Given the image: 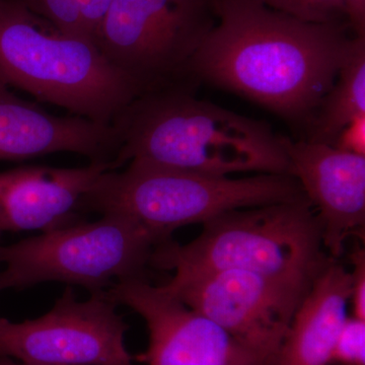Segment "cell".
I'll use <instances>...</instances> for the list:
<instances>
[{
  "mask_svg": "<svg viewBox=\"0 0 365 365\" xmlns=\"http://www.w3.org/2000/svg\"><path fill=\"white\" fill-rule=\"evenodd\" d=\"M213 6L216 24L190 62V78L309 121L356 37H350L349 24L309 23L259 0H213Z\"/></svg>",
  "mask_w": 365,
  "mask_h": 365,
  "instance_id": "obj_1",
  "label": "cell"
},
{
  "mask_svg": "<svg viewBox=\"0 0 365 365\" xmlns=\"http://www.w3.org/2000/svg\"><path fill=\"white\" fill-rule=\"evenodd\" d=\"M115 170L132 160L208 175H292L280 136L264 122L191 95L187 86L148 91L120 113Z\"/></svg>",
  "mask_w": 365,
  "mask_h": 365,
  "instance_id": "obj_2",
  "label": "cell"
},
{
  "mask_svg": "<svg viewBox=\"0 0 365 365\" xmlns=\"http://www.w3.org/2000/svg\"><path fill=\"white\" fill-rule=\"evenodd\" d=\"M0 81L102 124H112L143 95L93 41L67 32L16 0H0Z\"/></svg>",
  "mask_w": 365,
  "mask_h": 365,
  "instance_id": "obj_3",
  "label": "cell"
},
{
  "mask_svg": "<svg viewBox=\"0 0 365 365\" xmlns=\"http://www.w3.org/2000/svg\"><path fill=\"white\" fill-rule=\"evenodd\" d=\"M302 200L309 199L290 175L235 179L132 160L124 170H107L98 178L81 211L127 216L160 246L179 228L203 225L228 211Z\"/></svg>",
  "mask_w": 365,
  "mask_h": 365,
  "instance_id": "obj_4",
  "label": "cell"
},
{
  "mask_svg": "<svg viewBox=\"0 0 365 365\" xmlns=\"http://www.w3.org/2000/svg\"><path fill=\"white\" fill-rule=\"evenodd\" d=\"M193 241L160 245L150 267L174 272L237 270L309 287L330 260L309 200L235 209L203 223Z\"/></svg>",
  "mask_w": 365,
  "mask_h": 365,
  "instance_id": "obj_5",
  "label": "cell"
},
{
  "mask_svg": "<svg viewBox=\"0 0 365 365\" xmlns=\"http://www.w3.org/2000/svg\"><path fill=\"white\" fill-rule=\"evenodd\" d=\"M158 244L141 225L120 215L79 220L40 235L0 246L4 289L58 281L105 292L120 281L148 279Z\"/></svg>",
  "mask_w": 365,
  "mask_h": 365,
  "instance_id": "obj_6",
  "label": "cell"
},
{
  "mask_svg": "<svg viewBox=\"0 0 365 365\" xmlns=\"http://www.w3.org/2000/svg\"><path fill=\"white\" fill-rule=\"evenodd\" d=\"M215 24L213 0H111L93 42L145 93L186 86Z\"/></svg>",
  "mask_w": 365,
  "mask_h": 365,
  "instance_id": "obj_7",
  "label": "cell"
},
{
  "mask_svg": "<svg viewBox=\"0 0 365 365\" xmlns=\"http://www.w3.org/2000/svg\"><path fill=\"white\" fill-rule=\"evenodd\" d=\"M104 292L79 302L67 287L44 316L0 318V357L31 365H133L125 345L129 326Z\"/></svg>",
  "mask_w": 365,
  "mask_h": 365,
  "instance_id": "obj_8",
  "label": "cell"
},
{
  "mask_svg": "<svg viewBox=\"0 0 365 365\" xmlns=\"http://www.w3.org/2000/svg\"><path fill=\"white\" fill-rule=\"evenodd\" d=\"M160 287L276 361L295 312L309 288L237 269L175 272Z\"/></svg>",
  "mask_w": 365,
  "mask_h": 365,
  "instance_id": "obj_9",
  "label": "cell"
},
{
  "mask_svg": "<svg viewBox=\"0 0 365 365\" xmlns=\"http://www.w3.org/2000/svg\"><path fill=\"white\" fill-rule=\"evenodd\" d=\"M104 294L117 306L130 307L145 321L148 346L139 356L144 364L276 365L275 359L245 344L148 279L120 281Z\"/></svg>",
  "mask_w": 365,
  "mask_h": 365,
  "instance_id": "obj_10",
  "label": "cell"
},
{
  "mask_svg": "<svg viewBox=\"0 0 365 365\" xmlns=\"http://www.w3.org/2000/svg\"><path fill=\"white\" fill-rule=\"evenodd\" d=\"M292 167L321 227L324 248L337 260L345 242L364 235L365 155L335 145L280 136Z\"/></svg>",
  "mask_w": 365,
  "mask_h": 365,
  "instance_id": "obj_11",
  "label": "cell"
},
{
  "mask_svg": "<svg viewBox=\"0 0 365 365\" xmlns=\"http://www.w3.org/2000/svg\"><path fill=\"white\" fill-rule=\"evenodd\" d=\"M112 163L88 167L28 165L0 173V232H46L73 225L83 218L81 203Z\"/></svg>",
  "mask_w": 365,
  "mask_h": 365,
  "instance_id": "obj_12",
  "label": "cell"
},
{
  "mask_svg": "<svg viewBox=\"0 0 365 365\" xmlns=\"http://www.w3.org/2000/svg\"><path fill=\"white\" fill-rule=\"evenodd\" d=\"M119 146L112 124L50 114L19 98L0 81V160L72 153L91 163H113Z\"/></svg>",
  "mask_w": 365,
  "mask_h": 365,
  "instance_id": "obj_13",
  "label": "cell"
},
{
  "mask_svg": "<svg viewBox=\"0 0 365 365\" xmlns=\"http://www.w3.org/2000/svg\"><path fill=\"white\" fill-rule=\"evenodd\" d=\"M351 292V272L330 258L300 302L276 365L332 364Z\"/></svg>",
  "mask_w": 365,
  "mask_h": 365,
  "instance_id": "obj_14",
  "label": "cell"
},
{
  "mask_svg": "<svg viewBox=\"0 0 365 365\" xmlns=\"http://www.w3.org/2000/svg\"><path fill=\"white\" fill-rule=\"evenodd\" d=\"M365 119V38L355 37L337 79L309 123L312 143L335 145L341 134Z\"/></svg>",
  "mask_w": 365,
  "mask_h": 365,
  "instance_id": "obj_15",
  "label": "cell"
},
{
  "mask_svg": "<svg viewBox=\"0 0 365 365\" xmlns=\"http://www.w3.org/2000/svg\"><path fill=\"white\" fill-rule=\"evenodd\" d=\"M67 32L93 41L111 0H16Z\"/></svg>",
  "mask_w": 365,
  "mask_h": 365,
  "instance_id": "obj_16",
  "label": "cell"
},
{
  "mask_svg": "<svg viewBox=\"0 0 365 365\" xmlns=\"http://www.w3.org/2000/svg\"><path fill=\"white\" fill-rule=\"evenodd\" d=\"M270 9L309 23H348L343 0H259Z\"/></svg>",
  "mask_w": 365,
  "mask_h": 365,
  "instance_id": "obj_17",
  "label": "cell"
},
{
  "mask_svg": "<svg viewBox=\"0 0 365 365\" xmlns=\"http://www.w3.org/2000/svg\"><path fill=\"white\" fill-rule=\"evenodd\" d=\"M333 362L365 365V321L348 317L343 324L333 352Z\"/></svg>",
  "mask_w": 365,
  "mask_h": 365,
  "instance_id": "obj_18",
  "label": "cell"
},
{
  "mask_svg": "<svg viewBox=\"0 0 365 365\" xmlns=\"http://www.w3.org/2000/svg\"><path fill=\"white\" fill-rule=\"evenodd\" d=\"M352 292L350 302L352 304L353 317L365 321V253L364 249L357 247L352 252Z\"/></svg>",
  "mask_w": 365,
  "mask_h": 365,
  "instance_id": "obj_19",
  "label": "cell"
},
{
  "mask_svg": "<svg viewBox=\"0 0 365 365\" xmlns=\"http://www.w3.org/2000/svg\"><path fill=\"white\" fill-rule=\"evenodd\" d=\"M343 4L353 34L365 38V0H343Z\"/></svg>",
  "mask_w": 365,
  "mask_h": 365,
  "instance_id": "obj_20",
  "label": "cell"
},
{
  "mask_svg": "<svg viewBox=\"0 0 365 365\" xmlns=\"http://www.w3.org/2000/svg\"><path fill=\"white\" fill-rule=\"evenodd\" d=\"M0 365H31L21 364V362L16 361V360L9 359V357H0Z\"/></svg>",
  "mask_w": 365,
  "mask_h": 365,
  "instance_id": "obj_21",
  "label": "cell"
},
{
  "mask_svg": "<svg viewBox=\"0 0 365 365\" xmlns=\"http://www.w3.org/2000/svg\"><path fill=\"white\" fill-rule=\"evenodd\" d=\"M0 237H1V232H0ZM4 289V287H2V282H1V276H0V292Z\"/></svg>",
  "mask_w": 365,
  "mask_h": 365,
  "instance_id": "obj_22",
  "label": "cell"
}]
</instances>
